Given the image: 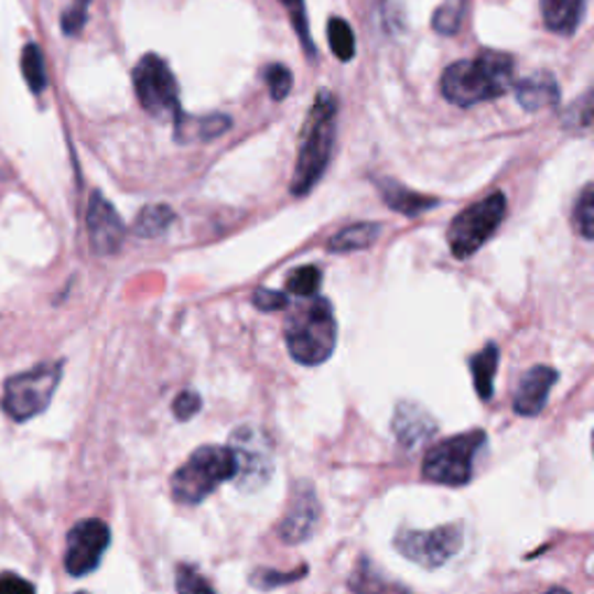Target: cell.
I'll list each match as a JSON object with an SVG mask.
<instances>
[{
	"label": "cell",
	"mask_w": 594,
	"mask_h": 594,
	"mask_svg": "<svg viewBox=\"0 0 594 594\" xmlns=\"http://www.w3.org/2000/svg\"><path fill=\"white\" fill-rule=\"evenodd\" d=\"M516 63L504 52H480L476 58L449 65L442 77V94L449 102L472 107L501 98L514 86Z\"/></svg>",
	"instance_id": "cell-1"
},
{
	"label": "cell",
	"mask_w": 594,
	"mask_h": 594,
	"mask_svg": "<svg viewBox=\"0 0 594 594\" xmlns=\"http://www.w3.org/2000/svg\"><path fill=\"white\" fill-rule=\"evenodd\" d=\"M335 119H337V102L327 91H318L310 117L304 121L298 168L291 182L293 195H306L318 180L333 156L335 144Z\"/></svg>",
	"instance_id": "cell-2"
},
{
	"label": "cell",
	"mask_w": 594,
	"mask_h": 594,
	"mask_svg": "<svg viewBox=\"0 0 594 594\" xmlns=\"http://www.w3.org/2000/svg\"><path fill=\"white\" fill-rule=\"evenodd\" d=\"M289 354L300 365H321L333 356L337 344V318L325 298H310L298 304L285 323Z\"/></svg>",
	"instance_id": "cell-3"
},
{
	"label": "cell",
	"mask_w": 594,
	"mask_h": 594,
	"mask_svg": "<svg viewBox=\"0 0 594 594\" xmlns=\"http://www.w3.org/2000/svg\"><path fill=\"white\" fill-rule=\"evenodd\" d=\"M237 474V460L230 449L203 446L193 451L184 465L174 472L170 488L172 497L182 504H201L222 483L233 480Z\"/></svg>",
	"instance_id": "cell-4"
},
{
	"label": "cell",
	"mask_w": 594,
	"mask_h": 594,
	"mask_svg": "<svg viewBox=\"0 0 594 594\" xmlns=\"http://www.w3.org/2000/svg\"><path fill=\"white\" fill-rule=\"evenodd\" d=\"M63 377L61 363H42L8 379L3 390V409L17 423H24L45 411Z\"/></svg>",
	"instance_id": "cell-5"
},
{
	"label": "cell",
	"mask_w": 594,
	"mask_h": 594,
	"mask_svg": "<svg viewBox=\"0 0 594 594\" xmlns=\"http://www.w3.org/2000/svg\"><path fill=\"white\" fill-rule=\"evenodd\" d=\"M483 444H486V432L483 430L457 434L442 444H436L428 451L423 460L425 478L451 488L467 486L474 476V457L483 449Z\"/></svg>",
	"instance_id": "cell-6"
},
{
	"label": "cell",
	"mask_w": 594,
	"mask_h": 594,
	"mask_svg": "<svg viewBox=\"0 0 594 594\" xmlns=\"http://www.w3.org/2000/svg\"><path fill=\"white\" fill-rule=\"evenodd\" d=\"M133 84L138 100L149 117L159 121H177L184 115L177 79L161 56H142L133 71Z\"/></svg>",
	"instance_id": "cell-7"
},
{
	"label": "cell",
	"mask_w": 594,
	"mask_h": 594,
	"mask_svg": "<svg viewBox=\"0 0 594 594\" xmlns=\"http://www.w3.org/2000/svg\"><path fill=\"white\" fill-rule=\"evenodd\" d=\"M506 214V197L495 191L480 203L460 212L449 226V247L460 260L474 256L497 233Z\"/></svg>",
	"instance_id": "cell-8"
},
{
	"label": "cell",
	"mask_w": 594,
	"mask_h": 594,
	"mask_svg": "<svg viewBox=\"0 0 594 594\" xmlns=\"http://www.w3.org/2000/svg\"><path fill=\"white\" fill-rule=\"evenodd\" d=\"M230 451L237 460V486L241 490H258L266 486L274 472V455L268 434L245 425L233 432Z\"/></svg>",
	"instance_id": "cell-9"
},
{
	"label": "cell",
	"mask_w": 594,
	"mask_h": 594,
	"mask_svg": "<svg viewBox=\"0 0 594 594\" xmlns=\"http://www.w3.org/2000/svg\"><path fill=\"white\" fill-rule=\"evenodd\" d=\"M462 541H465L462 525H444L430 532L402 530L395 537V546L407 560L428 569L444 566L449 560H453L460 553Z\"/></svg>",
	"instance_id": "cell-10"
},
{
	"label": "cell",
	"mask_w": 594,
	"mask_h": 594,
	"mask_svg": "<svg viewBox=\"0 0 594 594\" xmlns=\"http://www.w3.org/2000/svg\"><path fill=\"white\" fill-rule=\"evenodd\" d=\"M109 527L98 520L89 518L77 522L68 532V548H65V569L71 576H89L91 571L98 569L102 555L109 546Z\"/></svg>",
	"instance_id": "cell-11"
},
{
	"label": "cell",
	"mask_w": 594,
	"mask_h": 594,
	"mask_svg": "<svg viewBox=\"0 0 594 594\" xmlns=\"http://www.w3.org/2000/svg\"><path fill=\"white\" fill-rule=\"evenodd\" d=\"M86 228H89L91 249L98 256H112L121 249L126 239V226L121 216L112 207V203L105 201L102 193H91L89 212H86Z\"/></svg>",
	"instance_id": "cell-12"
},
{
	"label": "cell",
	"mask_w": 594,
	"mask_h": 594,
	"mask_svg": "<svg viewBox=\"0 0 594 594\" xmlns=\"http://www.w3.org/2000/svg\"><path fill=\"white\" fill-rule=\"evenodd\" d=\"M321 518V504L314 495V488L310 483H300L289 511H285L283 520L279 522V537L285 543H302L310 539L316 530Z\"/></svg>",
	"instance_id": "cell-13"
},
{
	"label": "cell",
	"mask_w": 594,
	"mask_h": 594,
	"mask_svg": "<svg viewBox=\"0 0 594 594\" xmlns=\"http://www.w3.org/2000/svg\"><path fill=\"white\" fill-rule=\"evenodd\" d=\"M555 381H558V371L553 367H546V365L532 367L530 371L525 374L520 386H518L516 400H514L516 411L520 415L541 413V409L546 407L548 395H550V390H553Z\"/></svg>",
	"instance_id": "cell-14"
},
{
	"label": "cell",
	"mask_w": 594,
	"mask_h": 594,
	"mask_svg": "<svg viewBox=\"0 0 594 594\" xmlns=\"http://www.w3.org/2000/svg\"><path fill=\"white\" fill-rule=\"evenodd\" d=\"M436 432L434 418L421 407L413 402H400L395 407L392 415V434L398 442L407 449L421 444L423 439L432 436Z\"/></svg>",
	"instance_id": "cell-15"
},
{
	"label": "cell",
	"mask_w": 594,
	"mask_h": 594,
	"mask_svg": "<svg viewBox=\"0 0 594 594\" xmlns=\"http://www.w3.org/2000/svg\"><path fill=\"white\" fill-rule=\"evenodd\" d=\"M516 98L527 112H539L560 102V86L550 73H534L516 84Z\"/></svg>",
	"instance_id": "cell-16"
},
{
	"label": "cell",
	"mask_w": 594,
	"mask_h": 594,
	"mask_svg": "<svg viewBox=\"0 0 594 594\" xmlns=\"http://www.w3.org/2000/svg\"><path fill=\"white\" fill-rule=\"evenodd\" d=\"M230 126L233 121L226 115H209V117L182 115L177 121H174V140L182 144L209 142L228 133Z\"/></svg>",
	"instance_id": "cell-17"
},
{
	"label": "cell",
	"mask_w": 594,
	"mask_h": 594,
	"mask_svg": "<svg viewBox=\"0 0 594 594\" xmlns=\"http://www.w3.org/2000/svg\"><path fill=\"white\" fill-rule=\"evenodd\" d=\"M587 0H541V17L550 33L574 35L581 26Z\"/></svg>",
	"instance_id": "cell-18"
},
{
	"label": "cell",
	"mask_w": 594,
	"mask_h": 594,
	"mask_svg": "<svg viewBox=\"0 0 594 594\" xmlns=\"http://www.w3.org/2000/svg\"><path fill=\"white\" fill-rule=\"evenodd\" d=\"M377 186H379V193L386 201V205L390 209H395V212L404 214V216H421L423 212L439 205L436 197L411 191V188H407L404 184L395 182V180H379Z\"/></svg>",
	"instance_id": "cell-19"
},
{
	"label": "cell",
	"mask_w": 594,
	"mask_h": 594,
	"mask_svg": "<svg viewBox=\"0 0 594 594\" xmlns=\"http://www.w3.org/2000/svg\"><path fill=\"white\" fill-rule=\"evenodd\" d=\"M348 587L354 594H411L404 585L381 576L379 571L369 564V560L358 562L356 571L348 579Z\"/></svg>",
	"instance_id": "cell-20"
},
{
	"label": "cell",
	"mask_w": 594,
	"mask_h": 594,
	"mask_svg": "<svg viewBox=\"0 0 594 594\" xmlns=\"http://www.w3.org/2000/svg\"><path fill=\"white\" fill-rule=\"evenodd\" d=\"M472 367V377H474V386H476V392L478 398L483 402H488L493 398L495 392V374H497V367H499V348L497 344H488L486 348L480 350V354H476L469 363Z\"/></svg>",
	"instance_id": "cell-21"
},
{
	"label": "cell",
	"mask_w": 594,
	"mask_h": 594,
	"mask_svg": "<svg viewBox=\"0 0 594 594\" xmlns=\"http://www.w3.org/2000/svg\"><path fill=\"white\" fill-rule=\"evenodd\" d=\"M379 237H381L379 224H354V226L339 230L333 239H330L327 249L333 253L363 251V249H369Z\"/></svg>",
	"instance_id": "cell-22"
},
{
	"label": "cell",
	"mask_w": 594,
	"mask_h": 594,
	"mask_svg": "<svg viewBox=\"0 0 594 594\" xmlns=\"http://www.w3.org/2000/svg\"><path fill=\"white\" fill-rule=\"evenodd\" d=\"M174 224V212L168 205H147L133 224V235L142 239L161 237Z\"/></svg>",
	"instance_id": "cell-23"
},
{
	"label": "cell",
	"mask_w": 594,
	"mask_h": 594,
	"mask_svg": "<svg viewBox=\"0 0 594 594\" xmlns=\"http://www.w3.org/2000/svg\"><path fill=\"white\" fill-rule=\"evenodd\" d=\"M562 126L569 133H592L594 130V86L585 91L579 100L569 105L562 117Z\"/></svg>",
	"instance_id": "cell-24"
},
{
	"label": "cell",
	"mask_w": 594,
	"mask_h": 594,
	"mask_svg": "<svg viewBox=\"0 0 594 594\" xmlns=\"http://www.w3.org/2000/svg\"><path fill=\"white\" fill-rule=\"evenodd\" d=\"M467 0H444L432 14V29L439 35H455L462 29V21L467 17Z\"/></svg>",
	"instance_id": "cell-25"
},
{
	"label": "cell",
	"mask_w": 594,
	"mask_h": 594,
	"mask_svg": "<svg viewBox=\"0 0 594 594\" xmlns=\"http://www.w3.org/2000/svg\"><path fill=\"white\" fill-rule=\"evenodd\" d=\"M21 73H24V79L29 84V89L33 94H42L47 86V68H45V54L31 42V45L24 47L21 52Z\"/></svg>",
	"instance_id": "cell-26"
},
{
	"label": "cell",
	"mask_w": 594,
	"mask_h": 594,
	"mask_svg": "<svg viewBox=\"0 0 594 594\" xmlns=\"http://www.w3.org/2000/svg\"><path fill=\"white\" fill-rule=\"evenodd\" d=\"M327 35H330V47H333V52L339 61H350L356 56V37L344 19H339V17L330 19Z\"/></svg>",
	"instance_id": "cell-27"
},
{
	"label": "cell",
	"mask_w": 594,
	"mask_h": 594,
	"mask_svg": "<svg viewBox=\"0 0 594 594\" xmlns=\"http://www.w3.org/2000/svg\"><path fill=\"white\" fill-rule=\"evenodd\" d=\"M279 3L285 8V12H289L291 21H293V29L302 42V50L314 56L316 54V47H314V40H312V33H310V19H306V8H304V0H279Z\"/></svg>",
	"instance_id": "cell-28"
},
{
	"label": "cell",
	"mask_w": 594,
	"mask_h": 594,
	"mask_svg": "<svg viewBox=\"0 0 594 594\" xmlns=\"http://www.w3.org/2000/svg\"><path fill=\"white\" fill-rule=\"evenodd\" d=\"M321 285V270L318 268H298L289 281H285V289H289V293L298 295V298H312Z\"/></svg>",
	"instance_id": "cell-29"
},
{
	"label": "cell",
	"mask_w": 594,
	"mask_h": 594,
	"mask_svg": "<svg viewBox=\"0 0 594 594\" xmlns=\"http://www.w3.org/2000/svg\"><path fill=\"white\" fill-rule=\"evenodd\" d=\"M574 226L585 239L594 241V184H590L579 197L574 209Z\"/></svg>",
	"instance_id": "cell-30"
},
{
	"label": "cell",
	"mask_w": 594,
	"mask_h": 594,
	"mask_svg": "<svg viewBox=\"0 0 594 594\" xmlns=\"http://www.w3.org/2000/svg\"><path fill=\"white\" fill-rule=\"evenodd\" d=\"M262 77L268 82V89L274 100H283L293 89V73L281 63H272L262 71Z\"/></svg>",
	"instance_id": "cell-31"
},
{
	"label": "cell",
	"mask_w": 594,
	"mask_h": 594,
	"mask_svg": "<svg viewBox=\"0 0 594 594\" xmlns=\"http://www.w3.org/2000/svg\"><path fill=\"white\" fill-rule=\"evenodd\" d=\"M177 592L180 594H216L214 587L207 583V579L203 574H197V571L188 564H182L177 569Z\"/></svg>",
	"instance_id": "cell-32"
},
{
	"label": "cell",
	"mask_w": 594,
	"mask_h": 594,
	"mask_svg": "<svg viewBox=\"0 0 594 594\" xmlns=\"http://www.w3.org/2000/svg\"><path fill=\"white\" fill-rule=\"evenodd\" d=\"M89 6L91 0H75V3L63 12V19H61V29L65 35H79L86 19H89Z\"/></svg>",
	"instance_id": "cell-33"
},
{
	"label": "cell",
	"mask_w": 594,
	"mask_h": 594,
	"mask_svg": "<svg viewBox=\"0 0 594 594\" xmlns=\"http://www.w3.org/2000/svg\"><path fill=\"white\" fill-rule=\"evenodd\" d=\"M253 304L258 306L260 312H281V310H289L291 300L285 293L270 291V289H258L253 293Z\"/></svg>",
	"instance_id": "cell-34"
},
{
	"label": "cell",
	"mask_w": 594,
	"mask_h": 594,
	"mask_svg": "<svg viewBox=\"0 0 594 594\" xmlns=\"http://www.w3.org/2000/svg\"><path fill=\"white\" fill-rule=\"evenodd\" d=\"M203 409V400L201 395L193 390H184L177 395V400L172 404V413L177 415V421H191V418Z\"/></svg>",
	"instance_id": "cell-35"
},
{
	"label": "cell",
	"mask_w": 594,
	"mask_h": 594,
	"mask_svg": "<svg viewBox=\"0 0 594 594\" xmlns=\"http://www.w3.org/2000/svg\"><path fill=\"white\" fill-rule=\"evenodd\" d=\"M304 574H306V566H300L295 574H274V571H260V574L253 579V583L258 587H279V585L302 579Z\"/></svg>",
	"instance_id": "cell-36"
},
{
	"label": "cell",
	"mask_w": 594,
	"mask_h": 594,
	"mask_svg": "<svg viewBox=\"0 0 594 594\" xmlns=\"http://www.w3.org/2000/svg\"><path fill=\"white\" fill-rule=\"evenodd\" d=\"M0 594H35V587L17 574H0Z\"/></svg>",
	"instance_id": "cell-37"
},
{
	"label": "cell",
	"mask_w": 594,
	"mask_h": 594,
	"mask_svg": "<svg viewBox=\"0 0 594 594\" xmlns=\"http://www.w3.org/2000/svg\"><path fill=\"white\" fill-rule=\"evenodd\" d=\"M546 594H569L566 590H560V587H555V590H548Z\"/></svg>",
	"instance_id": "cell-38"
},
{
	"label": "cell",
	"mask_w": 594,
	"mask_h": 594,
	"mask_svg": "<svg viewBox=\"0 0 594 594\" xmlns=\"http://www.w3.org/2000/svg\"><path fill=\"white\" fill-rule=\"evenodd\" d=\"M592 451H594V434H592Z\"/></svg>",
	"instance_id": "cell-39"
},
{
	"label": "cell",
	"mask_w": 594,
	"mask_h": 594,
	"mask_svg": "<svg viewBox=\"0 0 594 594\" xmlns=\"http://www.w3.org/2000/svg\"><path fill=\"white\" fill-rule=\"evenodd\" d=\"M79 594H84V592H79Z\"/></svg>",
	"instance_id": "cell-40"
}]
</instances>
